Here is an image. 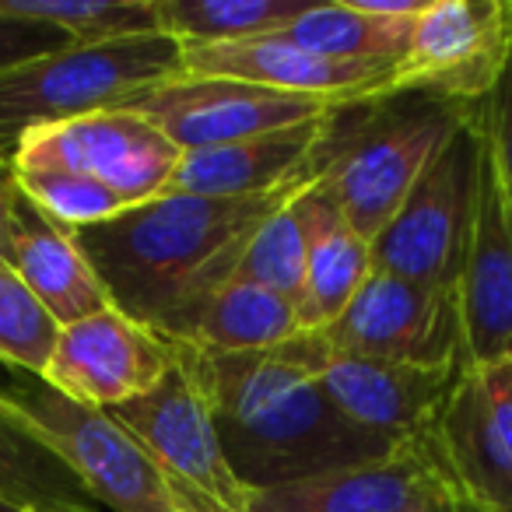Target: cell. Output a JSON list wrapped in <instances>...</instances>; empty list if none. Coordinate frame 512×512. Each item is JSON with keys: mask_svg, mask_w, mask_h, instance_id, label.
Returning a JSON list of instances; mask_svg holds the SVG:
<instances>
[{"mask_svg": "<svg viewBox=\"0 0 512 512\" xmlns=\"http://www.w3.org/2000/svg\"><path fill=\"white\" fill-rule=\"evenodd\" d=\"M11 169H15L25 197L67 232L99 225V221H109L127 211V204L113 190L81 176V172L57 169V165H11Z\"/></svg>", "mask_w": 512, "mask_h": 512, "instance_id": "83f0119b", "label": "cell"}, {"mask_svg": "<svg viewBox=\"0 0 512 512\" xmlns=\"http://www.w3.org/2000/svg\"><path fill=\"white\" fill-rule=\"evenodd\" d=\"M106 414L148 453L186 512H246L249 491L228 463L207 393L176 341L169 372L144 397Z\"/></svg>", "mask_w": 512, "mask_h": 512, "instance_id": "52a82bcc", "label": "cell"}, {"mask_svg": "<svg viewBox=\"0 0 512 512\" xmlns=\"http://www.w3.org/2000/svg\"><path fill=\"white\" fill-rule=\"evenodd\" d=\"M0 407L36 432L109 512H186L141 446L99 407L53 390L43 376L0 365Z\"/></svg>", "mask_w": 512, "mask_h": 512, "instance_id": "5b68a950", "label": "cell"}, {"mask_svg": "<svg viewBox=\"0 0 512 512\" xmlns=\"http://www.w3.org/2000/svg\"><path fill=\"white\" fill-rule=\"evenodd\" d=\"M316 334L330 348L351 355L425 365V369L470 365L456 292L428 288L386 271H372L351 306Z\"/></svg>", "mask_w": 512, "mask_h": 512, "instance_id": "9c48e42d", "label": "cell"}, {"mask_svg": "<svg viewBox=\"0 0 512 512\" xmlns=\"http://www.w3.org/2000/svg\"><path fill=\"white\" fill-rule=\"evenodd\" d=\"M306 186L239 200L162 193L71 235L113 309L179 341L197 309L232 278L249 235Z\"/></svg>", "mask_w": 512, "mask_h": 512, "instance_id": "6da1fadb", "label": "cell"}, {"mask_svg": "<svg viewBox=\"0 0 512 512\" xmlns=\"http://www.w3.org/2000/svg\"><path fill=\"white\" fill-rule=\"evenodd\" d=\"M183 74V46L162 32L74 43L0 74V162L15 158L29 134L81 116L120 109Z\"/></svg>", "mask_w": 512, "mask_h": 512, "instance_id": "277c9868", "label": "cell"}, {"mask_svg": "<svg viewBox=\"0 0 512 512\" xmlns=\"http://www.w3.org/2000/svg\"><path fill=\"white\" fill-rule=\"evenodd\" d=\"M0 512H18V509H11V505H4V502H0Z\"/></svg>", "mask_w": 512, "mask_h": 512, "instance_id": "836d02e7", "label": "cell"}, {"mask_svg": "<svg viewBox=\"0 0 512 512\" xmlns=\"http://www.w3.org/2000/svg\"><path fill=\"white\" fill-rule=\"evenodd\" d=\"M425 435L463 502L477 512H512V383L505 365H470Z\"/></svg>", "mask_w": 512, "mask_h": 512, "instance_id": "7c38bea8", "label": "cell"}, {"mask_svg": "<svg viewBox=\"0 0 512 512\" xmlns=\"http://www.w3.org/2000/svg\"><path fill=\"white\" fill-rule=\"evenodd\" d=\"M292 207L306 235V288L299 306L302 327L327 330L372 274V242H365L341 218V211L323 197L316 183H309L292 200Z\"/></svg>", "mask_w": 512, "mask_h": 512, "instance_id": "ffe728a7", "label": "cell"}, {"mask_svg": "<svg viewBox=\"0 0 512 512\" xmlns=\"http://www.w3.org/2000/svg\"><path fill=\"white\" fill-rule=\"evenodd\" d=\"M179 348L204 386L221 446L246 491L383 460L400 446L358 428L330 404L309 362L306 334L246 355H207L190 344Z\"/></svg>", "mask_w": 512, "mask_h": 512, "instance_id": "7a4b0ae2", "label": "cell"}, {"mask_svg": "<svg viewBox=\"0 0 512 512\" xmlns=\"http://www.w3.org/2000/svg\"><path fill=\"white\" fill-rule=\"evenodd\" d=\"M292 200L249 235V242L239 253V264H235L228 281H249V285H260L267 292L285 295L295 306H302V288H306V235H302V221L295 214Z\"/></svg>", "mask_w": 512, "mask_h": 512, "instance_id": "484cf974", "label": "cell"}, {"mask_svg": "<svg viewBox=\"0 0 512 512\" xmlns=\"http://www.w3.org/2000/svg\"><path fill=\"white\" fill-rule=\"evenodd\" d=\"M0 502L18 512H102L64 460L0 407Z\"/></svg>", "mask_w": 512, "mask_h": 512, "instance_id": "7402d4cb", "label": "cell"}, {"mask_svg": "<svg viewBox=\"0 0 512 512\" xmlns=\"http://www.w3.org/2000/svg\"><path fill=\"white\" fill-rule=\"evenodd\" d=\"M309 362L330 404L358 428L390 442H407L428 432L442 400L470 365L425 369L330 348L316 330H306Z\"/></svg>", "mask_w": 512, "mask_h": 512, "instance_id": "4fadbf2b", "label": "cell"}, {"mask_svg": "<svg viewBox=\"0 0 512 512\" xmlns=\"http://www.w3.org/2000/svg\"><path fill=\"white\" fill-rule=\"evenodd\" d=\"M316 0H155L158 32L179 46H218L278 36Z\"/></svg>", "mask_w": 512, "mask_h": 512, "instance_id": "cb8c5ba5", "label": "cell"}, {"mask_svg": "<svg viewBox=\"0 0 512 512\" xmlns=\"http://www.w3.org/2000/svg\"><path fill=\"white\" fill-rule=\"evenodd\" d=\"M512 60V0H432L414 22L411 50L390 95H435L477 106Z\"/></svg>", "mask_w": 512, "mask_h": 512, "instance_id": "ba28073f", "label": "cell"}, {"mask_svg": "<svg viewBox=\"0 0 512 512\" xmlns=\"http://www.w3.org/2000/svg\"><path fill=\"white\" fill-rule=\"evenodd\" d=\"M172 341L123 316L120 309L95 313L60 327V341L43 379L85 407H120L137 400L169 372Z\"/></svg>", "mask_w": 512, "mask_h": 512, "instance_id": "5bb4252c", "label": "cell"}, {"mask_svg": "<svg viewBox=\"0 0 512 512\" xmlns=\"http://www.w3.org/2000/svg\"><path fill=\"white\" fill-rule=\"evenodd\" d=\"M407 512H477V509L470 502H463V498L456 495L453 488H446V491H439V495L418 502L414 509H407Z\"/></svg>", "mask_w": 512, "mask_h": 512, "instance_id": "1f68e13d", "label": "cell"}, {"mask_svg": "<svg viewBox=\"0 0 512 512\" xmlns=\"http://www.w3.org/2000/svg\"><path fill=\"white\" fill-rule=\"evenodd\" d=\"M453 488L428 435L407 439L390 456L330 470L309 481L249 491L246 512H407ZM456 491V488H453Z\"/></svg>", "mask_w": 512, "mask_h": 512, "instance_id": "2e32d148", "label": "cell"}, {"mask_svg": "<svg viewBox=\"0 0 512 512\" xmlns=\"http://www.w3.org/2000/svg\"><path fill=\"white\" fill-rule=\"evenodd\" d=\"M183 151L151 120L130 109L81 116L29 134L11 165H57L95 179L127 207L169 193Z\"/></svg>", "mask_w": 512, "mask_h": 512, "instance_id": "30bf717a", "label": "cell"}, {"mask_svg": "<svg viewBox=\"0 0 512 512\" xmlns=\"http://www.w3.org/2000/svg\"><path fill=\"white\" fill-rule=\"evenodd\" d=\"M299 334H306V327L292 299L249 281H225L186 323L179 344L207 355H246L281 348Z\"/></svg>", "mask_w": 512, "mask_h": 512, "instance_id": "44dd1931", "label": "cell"}, {"mask_svg": "<svg viewBox=\"0 0 512 512\" xmlns=\"http://www.w3.org/2000/svg\"><path fill=\"white\" fill-rule=\"evenodd\" d=\"M505 365V376H509V383H512V362H502Z\"/></svg>", "mask_w": 512, "mask_h": 512, "instance_id": "d6a6232c", "label": "cell"}, {"mask_svg": "<svg viewBox=\"0 0 512 512\" xmlns=\"http://www.w3.org/2000/svg\"><path fill=\"white\" fill-rule=\"evenodd\" d=\"M477 127L484 137L491 179H495L505 211L512 218V60L488 99L477 102Z\"/></svg>", "mask_w": 512, "mask_h": 512, "instance_id": "f1b7e54d", "label": "cell"}, {"mask_svg": "<svg viewBox=\"0 0 512 512\" xmlns=\"http://www.w3.org/2000/svg\"><path fill=\"white\" fill-rule=\"evenodd\" d=\"M337 109H330L320 120L249 137V141L221 144V148L207 151H186L179 158L169 193L207 200H239L264 197V193H278L299 183H313L320 176L323 141H327L330 120H334Z\"/></svg>", "mask_w": 512, "mask_h": 512, "instance_id": "e0dca14e", "label": "cell"}, {"mask_svg": "<svg viewBox=\"0 0 512 512\" xmlns=\"http://www.w3.org/2000/svg\"><path fill=\"white\" fill-rule=\"evenodd\" d=\"M0 260L32 288L60 327L81 323L95 313L113 309L95 267L85 260L74 235L50 221L29 197H18L15 221Z\"/></svg>", "mask_w": 512, "mask_h": 512, "instance_id": "d6986e66", "label": "cell"}, {"mask_svg": "<svg viewBox=\"0 0 512 512\" xmlns=\"http://www.w3.org/2000/svg\"><path fill=\"white\" fill-rule=\"evenodd\" d=\"M397 64H344L327 60L295 46L285 32L242 43L218 46H186L183 74L200 78H235L246 85L271 88L285 95H306L334 106H355V102L383 99L390 95Z\"/></svg>", "mask_w": 512, "mask_h": 512, "instance_id": "9a60e30c", "label": "cell"}, {"mask_svg": "<svg viewBox=\"0 0 512 512\" xmlns=\"http://www.w3.org/2000/svg\"><path fill=\"white\" fill-rule=\"evenodd\" d=\"M74 46V36L64 29H53L46 22H29V18H11L0 15V74L11 67L25 64V60L46 57Z\"/></svg>", "mask_w": 512, "mask_h": 512, "instance_id": "f546056e", "label": "cell"}, {"mask_svg": "<svg viewBox=\"0 0 512 512\" xmlns=\"http://www.w3.org/2000/svg\"><path fill=\"white\" fill-rule=\"evenodd\" d=\"M456 299L470 365L488 369L512 362V218L491 179L488 158L481 169L474 239L456 285Z\"/></svg>", "mask_w": 512, "mask_h": 512, "instance_id": "ac0fdd59", "label": "cell"}, {"mask_svg": "<svg viewBox=\"0 0 512 512\" xmlns=\"http://www.w3.org/2000/svg\"><path fill=\"white\" fill-rule=\"evenodd\" d=\"M484 137L477 106L446 141L425 176L414 183L393 221L372 242V271L397 274L428 288L460 285L467 249L474 239L477 193H481Z\"/></svg>", "mask_w": 512, "mask_h": 512, "instance_id": "8992f818", "label": "cell"}, {"mask_svg": "<svg viewBox=\"0 0 512 512\" xmlns=\"http://www.w3.org/2000/svg\"><path fill=\"white\" fill-rule=\"evenodd\" d=\"M0 15L46 22L71 32L74 43H109L158 32L155 0H0Z\"/></svg>", "mask_w": 512, "mask_h": 512, "instance_id": "d4e9b609", "label": "cell"}, {"mask_svg": "<svg viewBox=\"0 0 512 512\" xmlns=\"http://www.w3.org/2000/svg\"><path fill=\"white\" fill-rule=\"evenodd\" d=\"M470 113L474 106L418 92L341 106L323 141L316 186L365 242H376Z\"/></svg>", "mask_w": 512, "mask_h": 512, "instance_id": "3957f363", "label": "cell"}, {"mask_svg": "<svg viewBox=\"0 0 512 512\" xmlns=\"http://www.w3.org/2000/svg\"><path fill=\"white\" fill-rule=\"evenodd\" d=\"M18 197H22V186H18V176L8 162H0V253H4V242H8L11 221H15V207Z\"/></svg>", "mask_w": 512, "mask_h": 512, "instance_id": "4dcf8cb0", "label": "cell"}, {"mask_svg": "<svg viewBox=\"0 0 512 512\" xmlns=\"http://www.w3.org/2000/svg\"><path fill=\"white\" fill-rule=\"evenodd\" d=\"M120 109L141 113L186 155V151H207L299 127V123L320 120L337 106L323 99H306V95L271 92V88L246 85L235 78L179 74L151 92L134 95Z\"/></svg>", "mask_w": 512, "mask_h": 512, "instance_id": "8fae6325", "label": "cell"}, {"mask_svg": "<svg viewBox=\"0 0 512 512\" xmlns=\"http://www.w3.org/2000/svg\"><path fill=\"white\" fill-rule=\"evenodd\" d=\"M421 18V15H418ZM418 18H383L365 11L358 0L320 4L295 18L285 36L309 53L344 64H400L411 50V32Z\"/></svg>", "mask_w": 512, "mask_h": 512, "instance_id": "603a6c76", "label": "cell"}, {"mask_svg": "<svg viewBox=\"0 0 512 512\" xmlns=\"http://www.w3.org/2000/svg\"><path fill=\"white\" fill-rule=\"evenodd\" d=\"M60 341V323L32 288L0 260V365L43 376Z\"/></svg>", "mask_w": 512, "mask_h": 512, "instance_id": "4316f807", "label": "cell"}]
</instances>
